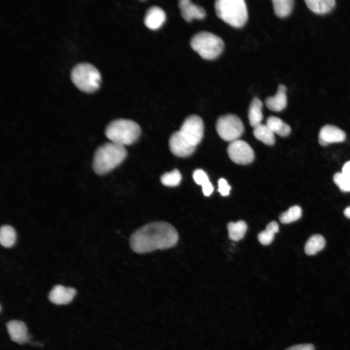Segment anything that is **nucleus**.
I'll return each mask as SVG.
<instances>
[{
	"mask_svg": "<svg viewBox=\"0 0 350 350\" xmlns=\"http://www.w3.org/2000/svg\"><path fill=\"white\" fill-rule=\"evenodd\" d=\"M178 240V232L172 225L164 221H157L136 230L130 237L129 244L134 252L142 254L172 247Z\"/></svg>",
	"mask_w": 350,
	"mask_h": 350,
	"instance_id": "1",
	"label": "nucleus"
},
{
	"mask_svg": "<svg viewBox=\"0 0 350 350\" xmlns=\"http://www.w3.org/2000/svg\"><path fill=\"white\" fill-rule=\"evenodd\" d=\"M127 152L124 146L112 142L104 143L96 150L92 168L98 175L105 174L120 164L126 158Z\"/></svg>",
	"mask_w": 350,
	"mask_h": 350,
	"instance_id": "2",
	"label": "nucleus"
},
{
	"mask_svg": "<svg viewBox=\"0 0 350 350\" xmlns=\"http://www.w3.org/2000/svg\"><path fill=\"white\" fill-rule=\"evenodd\" d=\"M140 133L141 128L137 122L124 119L111 122L105 130V135L111 142L123 146L134 143Z\"/></svg>",
	"mask_w": 350,
	"mask_h": 350,
	"instance_id": "3",
	"label": "nucleus"
},
{
	"mask_svg": "<svg viewBox=\"0 0 350 350\" xmlns=\"http://www.w3.org/2000/svg\"><path fill=\"white\" fill-rule=\"evenodd\" d=\"M214 7L217 16L233 27L241 28L247 20V9L244 0H217Z\"/></svg>",
	"mask_w": 350,
	"mask_h": 350,
	"instance_id": "4",
	"label": "nucleus"
},
{
	"mask_svg": "<svg viewBox=\"0 0 350 350\" xmlns=\"http://www.w3.org/2000/svg\"><path fill=\"white\" fill-rule=\"evenodd\" d=\"M192 49L206 60H213L222 52L224 43L219 36L209 32H201L191 38Z\"/></svg>",
	"mask_w": 350,
	"mask_h": 350,
	"instance_id": "5",
	"label": "nucleus"
},
{
	"mask_svg": "<svg viewBox=\"0 0 350 350\" xmlns=\"http://www.w3.org/2000/svg\"><path fill=\"white\" fill-rule=\"evenodd\" d=\"M71 79L80 90L90 93L99 88L101 77L94 66L88 63H81L76 65L72 69Z\"/></svg>",
	"mask_w": 350,
	"mask_h": 350,
	"instance_id": "6",
	"label": "nucleus"
},
{
	"mask_svg": "<svg viewBox=\"0 0 350 350\" xmlns=\"http://www.w3.org/2000/svg\"><path fill=\"white\" fill-rule=\"evenodd\" d=\"M216 129L221 139L231 142L238 140L242 135L244 126L238 116L234 114H227L218 119Z\"/></svg>",
	"mask_w": 350,
	"mask_h": 350,
	"instance_id": "7",
	"label": "nucleus"
},
{
	"mask_svg": "<svg viewBox=\"0 0 350 350\" xmlns=\"http://www.w3.org/2000/svg\"><path fill=\"white\" fill-rule=\"evenodd\" d=\"M204 129L202 119L197 115H192L186 118L179 131L188 141L196 146L203 139Z\"/></svg>",
	"mask_w": 350,
	"mask_h": 350,
	"instance_id": "8",
	"label": "nucleus"
},
{
	"mask_svg": "<svg viewBox=\"0 0 350 350\" xmlns=\"http://www.w3.org/2000/svg\"><path fill=\"white\" fill-rule=\"evenodd\" d=\"M227 152L229 158L234 163L245 165L253 161L254 152L251 147L245 141L237 140L228 145Z\"/></svg>",
	"mask_w": 350,
	"mask_h": 350,
	"instance_id": "9",
	"label": "nucleus"
},
{
	"mask_svg": "<svg viewBox=\"0 0 350 350\" xmlns=\"http://www.w3.org/2000/svg\"><path fill=\"white\" fill-rule=\"evenodd\" d=\"M169 145L171 152L180 158L191 156L194 153L196 147L188 141L179 131L175 132L170 136Z\"/></svg>",
	"mask_w": 350,
	"mask_h": 350,
	"instance_id": "10",
	"label": "nucleus"
},
{
	"mask_svg": "<svg viewBox=\"0 0 350 350\" xmlns=\"http://www.w3.org/2000/svg\"><path fill=\"white\" fill-rule=\"evenodd\" d=\"M345 139V132L339 127L331 124L323 126L318 135V142L322 146H326L332 143L341 142Z\"/></svg>",
	"mask_w": 350,
	"mask_h": 350,
	"instance_id": "11",
	"label": "nucleus"
},
{
	"mask_svg": "<svg viewBox=\"0 0 350 350\" xmlns=\"http://www.w3.org/2000/svg\"><path fill=\"white\" fill-rule=\"evenodd\" d=\"M76 293V291L73 288L57 285L50 291L49 299L56 305L67 304L72 300Z\"/></svg>",
	"mask_w": 350,
	"mask_h": 350,
	"instance_id": "12",
	"label": "nucleus"
},
{
	"mask_svg": "<svg viewBox=\"0 0 350 350\" xmlns=\"http://www.w3.org/2000/svg\"><path fill=\"white\" fill-rule=\"evenodd\" d=\"M178 5L182 17L187 22H190L193 19H202L206 17V13L204 8L189 0L179 1Z\"/></svg>",
	"mask_w": 350,
	"mask_h": 350,
	"instance_id": "13",
	"label": "nucleus"
},
{
	"mask_svg": "<svg viewBox=\"0 0 350 350\" xmlns=\"http://www.w3.org/2000/svg\"><path fill=\"white\" fill-rule=\"evenodd\" d=\"M8 332L11 340L19 344L27 342L29 339L25 324L21 321L12 320L6 324Z\"/></svg>",
	"mask_w": 350,
	"mask_h": 350,
	"instance_id": "14",
	"label": "nucleus"
},
{
	"mask_svg": "<svg viewBox=\"0 0 350 350\" xmlns=\"http://www.w3.org/2000/svg\"><path fill=\"white\" fill-rule=\"evenodd\" d=\"M166 19L164 11L160 7L154 6L147 11L144 18V23L148 29L156 30L163 25Z\"/></svg>",
	"mask_w": 350,
	"mask_h": 350,
	"instance_id": "15",
	"label": "nucleus"
},
{
	"mask_svg": "<svg viewBox=\"0 0 350 350\" xmlns=\"http://www.w3.org/2000/svg\"><path fill=\"white\" fill-rule=\"evenodd\" d=\"M286 86L279 85L275 95L270 96L265 100L266 106L271 110L279 112L284 109L287 105Z\"/></svg>",
	"mask_w": 350,
	"mask_h": 350,
	"instance_id": "16",
	"label": "nucleus"
},
{
	"mask_svg": "<svg viewBox=\"0 0 350 350\" xmlns=\"http://www.w3.org/2000/svg\"><path fill=\"white\" fill-rule=\"evenodd\" d=\"M262 103L257 97L254 98L250 103L248 117L250 125L253 128L261 123L263 118L262 114Z\"/></svg>",
	"mask_w": 350,
	"mask_h": 350,
	"instance_id": "17",
	"label": "nucleus"
},
{
	"mask_svg": "<svg viewBox=\"0 0 350 350\" xmlns=\"http://www.w3.org/2000/svg\"><path fill=\"white\" fill-rule=\"evenodd\" d=\"M308 7L316 14H326L335 7L334 0H305Z\"/></svg>",
	"mask_w": 350,
	"mask_h": 350,
	"instance_id": "18",
	"label": "nucleus"
},
{
	"mask_svg": "<svg viewBox=\"0 0 350 350\" xmlns=\"http://www.w3.org/2000/svg\"><path fill=\"white\" fill-rule=\"evenodd\" d=\"M266 124L274 133L281 137L287 136L291 132L290 126L277 117H269L266 120Z\"/></svg>",
	"mask_w": 350,
	"mask_h": 350,
	"instance_id": "19",
	"label": "nucleus"
},
{
	"mask_svg": "<svg viewBox=\"0 0 350 350\" xmlns=\"http://www.w3.org/2000/svg\"><path fill=\"white\" fill-rule=\"evenodd\" d=\"M253 132L257 139L266 145H272L275 142L274 133L266 124L261 123L254 127Z\"/></svg>",
	"mask_w": 350,
	"mask_h": 350,
	"instance_id": "20",
	"label": "nucleus"
},
{
	"mask_svg": "<svg viewBox=\"0 0 350 350\" xmlns=\"http://www.w3.org/2000/svg\"><path fill=\"white\" fill-rule=\"evenodd\" d=\"M325 244V240L322 235H313L306 242L304 251L308 255H314L323 249Z\"/></svg>",
	"mask_w": 350,
	"mask_h": 350,
	"instance_id": "21",
	"label": "nucleus"
},
{
	"mask_svg": "<svg viewBox=\"0 0 350 350\" xmlns=\"http://www.w3.org/2000/svg\"><path fill=\"white\" fill-rule=\"evenodd\" d=\"M247 229V225L242 220L235 223L230 222L228 224L229 238L233 241H238L244 236Z\"/></svg>",
	"mask_w": 350,
	"mask_h": 350,
	"instance_id": "22",
	"label": "nucleus"
},
{
	"mask_svg": "<svg viewBox=\"0 0 350 350\" xmlns=\"http://www.w3.org/2000/svg\"><path fill=\"white\" fill-rule=\"evenodd\" d=\"M278 224L275 221L270 222L265 229L261 231L258 236L259 242L263 245L271 244L274 238L275 235L279 231Z\"/></svg>",
	"mask_w": 350,
	"mask_h": 350,
	"instance_id": "23",
	"label": "nucleus"
},
{
	"mask_svg": "<svg viewBox=\"0 0 350 350\" xmlns=\"http://www.w3.org/2000/svg\"><path fill=\"white\" fill-rule=\"evenodd\" d=\"M273 8L275 14L279 18L288 16L292 12L294 1L293 0H273Z\"/></svg>",
	"mask_w": 350,
	"mask_h": 350,
	"instance_id": "24",
	"label": "nucleus"
},
{
	"mask_svg": "<svg viewBox=\"0 0 350 350\" xmlns=\"http://www.w3.org/2000/svg\"><path fill=\"white\" fill-rule=\"evenodd\" d=\"M16 233L14 228L9 226H1L0 231V242L1 245L5 247H11L16 243Z\"/></svg>",
	"mask_w": 350,
	"mask_h": 350,
	"instance_id": "25",
	"label": "nucleus"
},
{
	"mask_svg": "<svg viewBox=\"0 0 350 350\" xmlns=\"http://www.w3.org/2000/svg\"><path fill=\"white\" fill-rule=\"evenodd\" d=\"M302 215V210L298 206H294L280 216V221L282 224H289L298 220Z\"/></svg>",
	"mask_w": 350,
	"mask_h": 350,
	"instance_id": "26",
	"label": "nucleus"
},
{
	"mask_svg": "<svg viewBox=\"0 0 350 350\" xmlns=\"http://www.w3.org/2000/svg\"><path fill=\"white\" fill-rule=\"evenodd\" d=\"M182 179L180 172L176 169L169 173H166L160 177L161 183L166 186L175 187L178 185Z\"/></svg>",
	"mask_w": 350,
	"mask_h": 350,
	"instance_id": "27",
	"label": "nucleus"
},
{
	"mask_svg": "<svg viewBox=\"0 0 350 350\" xmlns=\"http://www.w3.org/2000/svg\"><path fill=\"white\" fill-rule=\"evenodd\" d=\"M333 180L341 191L350 192V178L342 172L335 173Z\"/></svg>",
	"mask_w": 350,
	"mask_h": 350,
	"instance_id": "28",
	"label": "nucleus"
},
{
	"mask_svg": "<svg viewBox=\"0 0 350 350\" xmlns=\"http://www.w3.org/2000/svg\"><path fill=\"white\" fill-rule=\"evenodd\" d=\"M192 177L195 182L199 185L202 186L210 181L207 174L202 169L195 170L193 173Z\"/></svg>",
	"mask_w": 350,
	"mask_h": 350,
	"instance_id": "29",
	"label": "nucleus"
},
{
	"mask_svg": "<svg viewBox=\"0 0 350 350\" xmlns=\"http://www.w3.org/2000/svg\"><path fill=\"white\" fill-rule=\"evenodd\" d=\"M231 187L228 184L227 180L221 178L218 180V191L220 193L221 195L225 196L229 194Z\"/></svg>",
	"mask_w": 350,
	"mask_h": 350,
	"instance_id": "30",
	"label": "nucleus"
},
{
	"mask_svg": "<svg viewBox=\"0 0 350 350\" xmlns=\"http://www.w3.org/2000/svg\"><path fill=\"white\" fill-rule=\"evenodd\" d=\"M285 350H315V347L311 343L300 344L290 346Z\"/></svg>",
	"mask_w": 350,
	"mask_h": 350,
	"instance_id": "31",
	"label": "nucleus"
},
{
	"mask_svg": "<svg viewBox=\"0 0 350 350\" xmlns=\"http://www.w3.org/2000/svg\"><path fill=\"white\" fill-rule=\"evenodd\" d=\"M202 187L204 194L207 196L210 195L213 191V186L210 181L202 185Z\"/></svg>",
	"mask_w": 350,
	"mask_h": 350,
	"instance_id": "32",
	"label": "nucleus"
},
{
	"mask_svg": "<svg viewBox=\"0 0 350 350\" xmlns=\"http://www.w3.org/2000/svg\"><path fill=\"white\" fill-rule=\"evenodd\" d=\"M342 170L350 178V160L344 164Z\"/></svg>",
	"mask_w": 350,
	"mask_h": 350,
	"instance_id": "33",
	"label": "nucleus"
},
{
	"mask_svg": "<svg viewBox=\"0 0 350 350\" xmlns=\"http://www.w3.org/2000/svg\"><path fill=\"white\" fill-rule=\"evenodd\" d=\"M344 214L348 218L350 219V206L347 207L344 210Z\"/></svg>",
	"mask_w": 350,
	"mask_h": 350,
	"instance_id": "34",
	"label": "nucleus"
}]
</instances>
